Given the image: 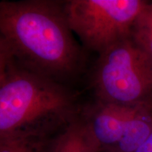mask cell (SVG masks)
<instances>
[{
    "instance_id": "52a82bcc",
    "label": "cell",
    "mask_w": 152,
    "mask_h": 152,
    "mask_svg": "<svg viewBox=\"0 0 152 152\" xmlns=\"http://www.w3.org/2000/svg\"><path fill=\"white\" fill-rule=\"evenodd\" d=\"M152 132V104L144 106L129 121L122 137L109 152H134Z\"/></svg>"
},
{
    "instance_id": "8fae6325",
    "label": "cell",
    "mask_w": 152,
    "mask_h": 152,
    "mask_svg": "<svg viewBox=\"0 0 152 152\" xmlns=\"http://www.w3.org/2000/svg\"><path fill=\"white\" fill-rule=\"evenodd\" d=\"M134 152H152V132L147 140Z\"/></svg>"
},
{
    "instance_id": "ba28073f",
    "label": "cell",
    "mask_w": 152,
    "mask_h": 152,
    "mask_svg": "<svg viewBox=\"0 0 152 152\" xmlns=\"http://www.w3.org/2000/svg\"><path fill=\"white\" fill-rule=\"evenodd\" d=\"M52 140L37 135L0 138V152H50Z\"/></svg>"
},
{
    "instance_id": "3957f363",
    "label": "cell",
    "mask_w": 152,
    "mask_h": 152,
    "mask_svg": "<svg viewBox=\"0 0 152 152\" xmlns=\"http://www.w3.org/2000/svg\"><path fill=\"white\" fill-rule=\"evenodd\" d=\"M98 102L123 106L152 104V58L124 39L99 54L93 75Z\"/></svg>"
},
{
    "instance_id": "8992f818",
    "label": "cell",
    "mask_w": 152,
    "mask_h": 152,
    "mask_svg": "<svg viewBox=\"0 0 152 152\" xmlns=\"http://www.w3.org/2000/svg\"><path fill=\"white\" fill-rule=\"evenodd\" d=\"M50 152H102L84 120L76 116L52 140Z\"/></svg>"
},
{
    "instance_id": "9c48e42d",
    "label": "cell",
    "mask_w": 152,
    "mask_h": 152,
    "mask_svg": "<svg viewBox=\"0 0 152 152\" xmlns=\"http://www.w3.org/2000/svg\"><path fill=\"white\" fill-rule=\"evenodd\" d=\"M131 39L152 58V3L147 2L133 23Z\"/></svg>"
},
{
    "instance_id": "5b68a950",
    "label": "cell",
    "mask_w": 152,
    "mask_h": 152,
    "mask_svg": "<svg viewBox=\"0 0 152 152\" xmlns=\"http://www.w3.org/2000/svg\"><path fill=\"white\" fill-rule=\"evenodd\" d=\"M145 106H123L97 101L81 117L102 152H109L118 143L129 121Z\"/></svg>"
},
{
    "instance_id": "6da1fadb",
    "label": "cell",
    "mask_w": 152,
    "mask_h": 152,
    "mask_svg": "<svg viewBox=\"0 0 152 152\" xmlns=\"http://www.w3.org/2000/svg\"><path fill=\"white\" fill-rule=\"evenodd\" d=\"M0 35L17 65L58 83L76 75L83 65V51L61 1H1Z\"/></svg>"
},
{
    "instance_id": "277c9868",
    "label": "cell",
    "mask_w": 152,
    "mask_h": 152,
    "mask_svg": "<svg viewBox=\"0 0 152 152\" xmlns=\"http://www.w3.org/2000/svg\"><path fill=\"white\" fill-rule=\"evenodd\" d=\"M148 1L70 0L64 9L70 28L83 45L99 54L130 37L133 23Z\"/></svg>"
},
{
    "instance_id": "30bf717a",
    "label": "cell",
    "mask_w": 152,
    "mask_h": 152,
    "mask_svg": "<svg viewBox=\"0 0 152 152\" xmlns=\"http://www.w3.org/2000/svg\"><path fill=\"white\" fill-rule=\"evenodd\" d=\"M15 60L7 41L0 35V83L3 80Z\"/></svg>"
},
{
    "instance_id": "7a4b0ae2",
    "label": "cell",
    "mask_w": 152,
    "mask_h": 152,
    "mask_svg": "<svg viewBox=\"0 0 152 152\" xmlns=\"http://www.w3.org/2000/svg\"><path fill=\"white\" fill-rule=\"evenodd\" d=\"M76 99L62 83L17 65L0 83V138L49 137L77 116Z\"/></svg>"
}]
</instances>
